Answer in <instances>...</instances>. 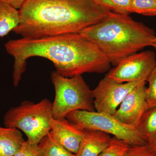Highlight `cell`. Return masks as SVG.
<instances>
[{
  "label": "cell",
  "instance_id": "6da1fadb",
  "mask_svg": "<svg viewBox=\"0 0 156 156\" xmlns=\"http://www.w3.org/2000/svg\"><path fill=\"white\" fill-rule=\"evenodd\" d=\"M5 48L14 58L13 81L16 87L25 72L27 61L30 57L49 59L56 71L66 77L86 73H103L109 69L111 64L96 45L79 33L11 40L6 43Z\"/></svg>",
  "mask_w": 156,
  "mask_h": 156
},
{
  "label": "cell",
  "instance_id": "7a4b0ae2",
  "mask_svg": "<svg viewBox=\"0 0 156 156\" xmlns=\"http://www.w3.org/2000/svg\"><path fill=\"white\" fill-rule=\"evenodd\" d=\"M19 12L13 31L29 39L79 34L111 13L94 0H27Z\"/></svg>",
  "mask_w": 156,
  "mask_h": 156
},
{
  "label": "cell",
  "instance_id": "3957f363",
  "mask_svg": "<svg viewBox=\"0 0 156 156\" xmlns=\"http://www.w3.org/2000/svg\"><path fill=\"white\" fill-rule=\"evenodd\" d=\"M79 34L96 45L115 66L127 56L151 46L156 37L153 30L142 23L129 15L112 12L105 19Z\"/></svg>",
  "mask_w": 156,
  "mask_h": 156
},
{
  "label": "cell",
  "instance_id": "277c9868",
  "mask_svg": "<svg viewBox=\"0 0 156 156\" xmlns=\"http://www.w3.org/2000/svg\"><path fill=\"white\" fill-rule=\"evenodd\" d=\"M52 103L44 98L38 103L25 101L12 107L4 116L5 127L15 128L25 134L28 140L38 144L51 130Z\"/></svg>",
  "mask_w": 156,
  "mask_h": 156
},
{
  "label": "cell",
  "instance_id": "5b68a950",
  "mask_svg": "<svg viewBox=\"0 0 156 156\" xmlns=\"http://www.w3.org/2000/svg\"><path fill=\"white\" fill-rule=\"evenodd\" d=\"M51 80L55 89L52 107L53 118H66L76 110L95 111L93 91L82 75L66 77L55 71L51 73Z\"/></svg>",
  "mask_w": 156,
  "mask_h": 156
},
{
  "label": "cell",
  "instance_id": "8992f818",
  "mask_svg": "<svg viewBox=\"0 0 156 156\" xmlns=\"http://www.w3.org/2000/svg\"><path fill=\"white\" fill-rule=\"evenodd\" d=\"M66 118L86 130L113 135L131 146L147 144L136 128L124 124L113 115L96 111L76 110Z\"/></svg>",
  "mask_w": 156,
  "mask_h": 156
},
{
  "label": "cell",
  "instance_id": "52a82bcc",
  "mask_svg": "<svg viewBox=\"0 0 156 156\" xmlns=\"http://www.w3.org/2000/svg\"><path fill=\"white\" fill-rule=\"evenodd\" d=\"M156 67V54L147 50L127 56L105 75L116 82L128 83L144 80Z\"/></svg>",
  "mask_w": 156,
  "mask_h": 156
},
{
  "label": "cell",
  "instance_id": "ba28073f",
  "mask_svg": "<svg viewBox=\"0 0 156 156\" xmlns=\"http://www.w3.org/2000/svg\"><path fill=\"white\" fill-rule=\"evenodd\" d=\"M143 81L120 83L105 76L92 90L95 111L113 115L124 98Z\"/></svg>",
  "mask_w": 156,
  "mask_h": 156
},
{
  "label": "cell",
  "instance_id": "9c48e42d",
  "mask_svg": "<svg viewBox=\"0 0 156 156\" xmlns=\"http://www.w3.org/2000/svg\"><path fill=\"white\" fill-rule=\"evenodd\" d=\"M146 83L141 81L124 98L113 115L120 122L136 128L148 109Z\"/></svg>",
  "mask_w": 156,
  "mask_h": 156
},
{
  "label": "cell",
  "instance_id": "30bf717a",
  "mask_svg": "<svg viewBox=\"0 0 156 156\" xmlns=\"http://www.w3.org/2000/svg\"><path fill=\"white\" fill-rule=\"evenodd\" d=\"M52 136L63 147L70 152L76 154L85 136L86 129L66 118L55 119L50 122Z\"/></svg>",
  "mask_w": 156,
  "mask_h": 156
},
{
  "label": "cell",
  "instance_id": "8fae6325",
  "mask_svg": "<svg viewBox=\"0 0 156 156\" xmlns=\"http://www.w3.org/2000/svg\"><path fill=\"white\" fill-rule=\"evenodd\" d=\"M111 139L110 135L106 133L86 130L76 156H99Z\"/></svg>",
  "mask_w": 156,
  "mask_h": 156
},
{
  "label": "cell",
  "instance_id": "7c38bea8",
  "mask_svg": "<svg viewBox=\"0 0 156 156\" xmlns=\"http://www.w3.org/2000/svg\"><path fill=\"white\" fill-rule=\"evenodd\" d=\"M25 141L20 130L0 126V156H14Z\"/></svg>",
  "mask_w": 156,
  "mask_h": 156
},
{
  "label": "cell",
  "instance_id": "4fadbf2b",
  "mask_svg": "<svg viewBox=\"0 0 156 156\" xmlns=\"http://www.w3.org/2000/svg\"><path fill=\"white\" fill-rule=\"evenodd\" d=\"M19 22V10L0 0V37L14 31Z\"/></svg>",
  "mask_w": 156,
  "mask_h": 156
},
{
  "label": "cell",
  "instance_id": "5bb4252c",
  "mask_svg": "<svg viewBox=\"0 0 156 156\" xmlns=\"http://www.w3.org/2000/svg\"><path fill=\"white\" fill-rule=\"evenodd\" d=\"M136 128L147 144L156 136V106L146 111Z\"/></svg>",
  "mask_w": 156,
  "mask_h": 156
},
{
  "label": "cell",
  "instance_id": "9a60e30c",
  "mask_svg": "<svg viewBox=\"0 0 156 156\" xmlns=\"http://www.w3.org/2000/svg\"><path fill=\"white\" fill-rule=\"evenodd\" d=\"M41 156H76L63 147L50 132L38 144Z\"/></svg>",
  "mask_w": 156,
  "mask_h": 156
},
{
  "label": "cell",
  "instance_id": "2e32d148",
  "mask_svg": "<svg viewBox=\"0 0 156 156\" xmlns=\"http://www.w3.org/2000/svg\"><path fill=\"white\" fill-rule=\"evenodd\" d=\"M97 5L114 13L129 15L132 0H94Z\"/></svg>",
  "mask_w": 156,
  "mask_h": 156
},
{
  "label": "cell",
  "instance_id": "e0dca14e",
  "mask_svg": "<svg viewBox=\"0 0 156 156\" xmlns=\"http://www.w3.org/2000/svg\"><path fill=\"white\" fill-rule=\"evenodd\" d=\"M131 146L127 143L114 136L99 156H129Z\"/></svg>",
  "mask_w": 156,
  "mask_h": 156
},
{
  "label": "cell",
  "instance_id": "ac0fdd59",
  "mask_svg": "<svg viewBox=\"0 0 156 156\" xmlns=\"http://www.w3.org/2000/svg\"><path fill=\"white\" fill-rule=\"evenodd\" d=\"M131 10L132 13L156 16V0H132Z\"/></svg>",
  "mask_w": 156,
  "mask_h": 156
},
{
  "label": "cell",
  "instance_id": "d6986e66",
  "mask_svg": "<svg viewBox=\"0 0 156 156\" xmlns=\"http://www.w3.org/2000/svg\"><path fill=\"white\" fill-rule=\"evenodd\" d=\"M146 100L147 108L156 106V67L148 77Z\"/></svg>",
  "mask_w": 156,
  "mask_h": 156
},
{
  "label": "cell",
  "instance_id": "ffe728a7",
  "mask_svg": "<svg viewBox=\"0 0 156 156\" xmlns=\"http://www.w3.org/2000/svg\"><path fill=\"white\" fill-rule=\"evenodd\" d=\"M14 156H41L38 145L27 140Z\"/></svg>",
  "mask_w": 156,
  "mask_h": 156
},
{
  "label": "cell",
  "instance_id": "44dd1931",
  "mask_svg": "<svg viewBox=\"0 0 156 156\" xmlns=\"http://www.w3.org/2000/svg\"><path fill=\"white\" fill-rule=\"evenodd\" d=\"M129 156H156V154L151 150L147 144H145L131 146Z\"/></svg>",
  "mask_w": 156,
  "mask_h": 156
},
{
  "label": "cell",
  "instance_id": "7402d4cb",
  "mask_svg": "<svg viewBox=\"0 0 156 156\" xmlns=\"http://www.w3.org/2000/svg\"><path fill=\"white\" fill-rule=\"evenodd\" d=\"M14 8L19 10L27 0H2Z\"/></svg>",
  "mask_w": 156,
  "mask_h": 156
},
{
  "label": "cell",
  "instance_id": "603a6c76",
  "mask_svg": "<svg viewBox=\"0 0 156 156\" xmlns=\"http://www.w3.org/2000/svg\"><path fill=\"white\" fill-rule=\"evenodd\" d=\"M147 144L151 150L156 154V136L147 143Z\"/></svg>",
  "mask_w": 156,
  "mask_h": 156
},
{
  "label": "cell",
  "instance_id": "cb8c5ba5",
  "mask_svg": "<svg viewBox=\"0 0 156 156\" xmlns=\"http://www.w3.org/2000/svg\"><path fill=\"white\" fill-rule=\"evenodd\" d=\"M152 47H153L154 48L155 50H156V37L155 39H154V41L153 42L152 44L151 45Z\"/></svg>",
  "mask_w": 156,
  "mask_h": 156
}]
</instances>
